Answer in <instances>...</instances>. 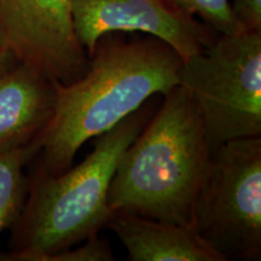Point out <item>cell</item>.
Wrapping results in <instances>:
<instances>
[{"label": "cell", "instance_id": "obj_1", "mask_svg": "<svg viewBox=\"0 0 261 261\" xmlns=\"http://www.w3.org/2000/svg\"><path fill=\"white\" fill-rule=\"evenodd\" d=\"M181 64L174 48L151 35L130 41L114 33L103 35L84 75L69 84L54 80V114L37 138L42 154L39 169L56 175L70 168L87 140L179 85Z\"/></svg>", "mask_w": 261, "mask_h": 261}, {"label": "cell", "instance_id": "obj_2", "mask_svg": "<svg viewBox=\"0 0 261 261\" xmlns=\"http://www.w3.org/2000/svg\"><path fill=\"white\" fill-rule=\"evenodd\" d=\"M163 96L161 107L117 163L109 205L113 211L191 225L212 149L203 120L187 89L177 85Z\"/></svg>", "mask_w": 261, "mask_h": 261}, {"label": "cell", "instance_id": "obj_3", "mask_svg": "<svg viewBox=\"0 0 261 261\" xmlns=\"http://www.w3.org/2000/svg\"><path fill=\"white\" fill-rule=\"evenodd\" d=\"M151 117L149 108L123 119L102 136L79 165L56 175L38 169L14 233V252L6 259L47 261L107 227L114 211L109 189L125 150Z\"/></svg>", "mask_w": 261, "mask_h": 261}, {"label": "cell", "instance_id": "obj_4", "mask_svg": "<svg viewBox=\"0 0 261 261\" xmlns=\"http://www.w3.org/2000/svg\"><path fill=\"white\" fill-rule=\"evenodd\" d=\"M179 85L197 107L212 150L261 137V31L219 34L182 61Z\"/></svg>", "mask_w": 261, "mask_h": 261}, {"label": "cell", "instance_id": "obj_5", "mask_svg": "<svg viewBox=\"0 0 261 261\" xmlns=\"http://www.w3.org/2000/svg\"><path fill=\"white\" fill-rule=\"evenodd\" d=\"M191 226L228 260L261 257V137L212 150L192 208Z\"/></svg>", "mask_w": 261, "mask_h": 261}, {"label": "cell", "instance_id": "obj_6", "mask_svg": "<svg viewBox=\"0 0 261 261\" xmlns=\"http://www.w3.org/2000/svg\"><path fill=\"white\" fill-rule=\"evenodd\" d=\"M0 50L62 84L79 79L90 63L73 0H0Z\"/></svg>", "mask_w": 261, "mask_h": 261}, {"label": "cell", "instance_id": "obj_7", "mask_svg": "<svg viewBox=\"0 0 261 261\" xmlns=\"http://www.w3.org/2000/svg\"><path fill=\"white\" fill-rule=\"evenodd\" d=\"M73 22L89 57L98 40L109 33H145L174 48L182 61L205 50L219 37L169 0H73Z\"/></svg>", "mask_w": 261, "mask_h": 261}, {"label": "cell", "instance_id": "obj_8", "mask_svg": "<svg viewBox=\"0 0 261 261\" xmlns=\"http://www.w3.org/2000/svg\"><path fill=\"white\" fill-rule=\"evenodd\" d=\"M54 80L31 65L15 63L0 75V151L29 144L50 122Z\"/></svg>", "mask_w": 261, "mask_h": 261}, {"label": "cell", "instance_id": "obj_9", "mask_svg": "<svg viewBox=\"0 0 261 261\" xmlns=\"http://www.w3.org/2000/svg\"><path fill=\"white\" fill-rule=\"evenodd\" d=\"M107 227L123 243L130 261H225L191 225L114 211Z\"/></svg>", "mask_w": 261, "mask_h": 261}, {"label": "cell", "instance_id": "obj_10", "mask_svg": "<svg viewBox=\"0 0 261 261\" xmlns=\"http://www.w3.org/2000/svg\"><path fill=\"white\" fill-rule=\"evenodd\" d=\"M39 150L34 139L21 148L0 151V233L16 223L23 210L27 192L23 168Z\"/></svg>", "mask_w": 261, "mask_h": 261}, {"label": "cell", "instance_id": "obj_11", "mask_svg": "<svg viewBox=\"0 0 261 261\" xmlns=\"http://www.w3.org/2000/svg\"><path fill=\"white\" fill-rule=\"evenodd\" d=\"M187 14L200 17L202 22L219 34L240 33L228 0H169Z\"/></svg>", "mask_w": 261, "mask_h": 261}, {"label": "cell", "instance_id": "obj_12", "mask_svg": "<svg viewBox=\"0 0 261 261\" xmlns=\"http://www.w3.org/2000/svg\"><path fill=\"white\" fill-rule=\"evenodd\" d=\"M113 250L108 240L99 237V233L91 234L83 241V246L68 248L50 256L47 261H113Z\"/></svg>", "mask_w": 261, "mask_h": 261}, {"label": "cell", "instance_id": "obj_13", "mask_svg": "<svg viewBox=\"0 0 261 261\" xmlns=\"http://www.w3.org/2000/svg\"><path fill=\"white\" fill-rule=\"evenodd\" d=\"M230 5L241 32L261 31V0H233Z\"/></svg>", "mask_w": 261, "mask_h": 261}, {"label": "cell", "instance_id": "obj_14", "mask_svg": "<svg viewBox=\"0 0 261 261\" xmlns=\"http://www.w3.org/2000/svg\"><path fill=\"white\" fill-rule=\"evenodd\" d=\"M15 63H17L14 58L10 56L9 54H6L3 50H0V75L5 73L6 70L10 69Z\"/></svg>", "mask_w": 261, "mask_h": 261}]
</instances>
